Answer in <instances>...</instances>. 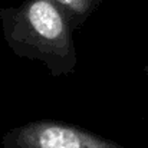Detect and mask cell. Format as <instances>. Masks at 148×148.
<instances>
[{
    "instance_id": "1",
    "label": "cell",
    "mask_w": 148,
    "mask_h": 148,
    "mask_svg": "<svg viewBox=\"0 0 148 148\" xmlns=\"http://www.w3.org/2000/svg\"><path fill=\"white\" fill-rule=\"evenodd\" d=\"M3 35L16 55L40 60L53 76L73 72V23L55 0H25L0 10Z\"/></svg>"
},
{
    "instance_id": "2",
    "label": "cell",
    "mask_w": 148,
    "mask_h": 148,
    "mask_svg": "<svg viewBox=\"0 0 148 148\" xmlns=\"http://www.w3.org/2000/svg\"><path fill=\"white\" fill-rule=\"evenodd\" d=\"M3 148H124L97 134L63 122L38 121L10 130L1 138Z\"/></svg>"
},
{
    "instance_id": "3",
    "label": "cell",
    "mask_w": 148,
    "mask_h": 148,
    "mask_svg": "<svg viewBox=\"0 0 148 148\" xmlns=\"http://www.w3.org/2000/svg\"><path fill=\"white\" fill-rule=\"evenodd\" d=\"M69 16L73 26L82 25L101 4L102 0H55Z\"/></svg>"
},
{
    "instance_id": "4",
    "label": "cell",
    "mask_w": 148,
    "mask_h": 148,
    "mask_svg": "<svg viewBox=\"0 0 148 148\" xmlns=\"http://www.w3.org/2000/svg\"><path fill=\"white\" fill-rule=\"evenodd\" d=\"M147 69H148V68H147Z\"/></svg>"
}]
</instances>
